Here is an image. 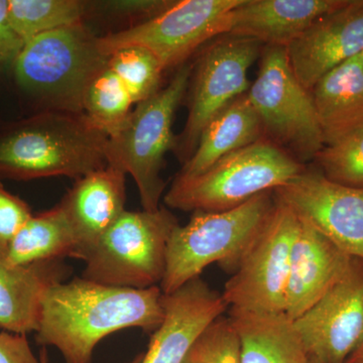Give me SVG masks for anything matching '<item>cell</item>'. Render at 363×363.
Returning <instances> with one entry per match:
<instances>
[{
  "instance_id": "cell-33",
  "label": "cell",
  "mask_w": 363,
  "mask_h": 363,
  "mask_svg": "<svg viewBox=\"0 0 363 363\" xmlns=\"http://www.w3.org/2000/svg\"><path fill=\"white\" fill-rule=\"evenodd\" d=\"M345 363H363V337Z\"/></svg>"
},
{
  "instance_id": "cell-25",
  "label": "cell",
  "mask_w": 363,
  "mask_h": 363,
  "mask_svg": "<svg viewBox=\"0 0 363 363\" xmlns=\"http://www.w3.org/2000/svg\"><path fill=\"white\" fill-rule=\"evenodd\" d=\"M133 105L121 79L106 67L95 76L86 90L83 114L92 126L109 138L125 123Z\"/></svg>"
},
{
  "instance_id": "cell-19",
  "label": "cell",
  "mask_w": 363,
  "mask_h": 363,
  "mask_svg": "<svg viewBox=\"0 0 363 363\" xmlns=\"http://www.w3.org/2000/svg\"><path fill=\"white\" fill-rule=\"evenodd\" d=\"M68 272L60 259L13 264L0 250V328L21 335L37 331L45 291Z\"/></svg>"
},
{
  "instance_id": "cell-9",
  "label": "cell",
  "mask_w": 363,
  "mask_h": 363,
  "mask_svg": "<svg viewBox=\"0 0 363 363\" xmlns=\"http://www.w3.org/2000/svg\"><path fill=\"white\" fill-rule=\"evenodd\" d=\"M274 200L266 224L241 255L224 286L221 295L229 310L285 314L291 252L300 219L292 208L276 197Z\"/></svg>"
},
{
  "instance_id": "cell-3",
  "label": "cell",
  "mask_w": 363,
  "mask_h": 363,
  "mask_svg": "<svg viewBox=\"0 0 363 363\" xmlns=\"http://www.w3.org/2000/svg\"><path fill=\"white\" fill-rule=\"evenodd\" d=\"M108 59L99 37L80 23L25 43L11 70L18 89L43 111L83 114L86 90Z\"/></svg>"
},
{
  "instance_id": "cell-20",
  "label": "cell",
  "mask_w": 363,
  "mask_h": 363,
  "mask_svg": "<svg viewBox=\"0 0 363 363\" xmlns=\"http://www.w3.org/2000/svg\"><path fill=\"white\" fill-rule=\"evenodd\" d=\"M310 92L325 145L363 128V66L360 54L324 75Z\"/></svg>"
},
{
  "instance_id": "cell-15",
  "label": "cell",
  "mask_w": 363,
  "mask_h": 363,
  "mask_svg": "<svg viewBox=\"0 0 363 363\" xmlns=\"http://www.w3.org/2000/svg\"><path fill=\"white\" fill-rule=\"evenodd\" d=\"M164 317L152 334L142 363H183L198 336L228 309L221 294L200 277L162 296Z\"/></svg>"
},
{
  "instance_id": "cell-6",
  "label": "cell",
  "mask_w": 363,
  "mask_h": 363,
  "mask_svg": "<svg viewBox=\"0 0 363 363\" xmlns=\"http://www.w3.org/2000/svg\"><path fill=\"white\" fill-rule=\"evenodd\" d=\"M193 66L179 67L169 84L136 104L123 125L107 140V162L133 177L145 211L161 208L167 186L161 175L164 157L175 150L174 118L188 92Z\"/></svg>"
},
{
  "instance_id": "cell-28",
  "label": "cell",
  "mask_w": 363,
  "mask_h": 363,
  "mask_svg": "<svg viewBox=\"0 0 363 363\" xmlns=\"http://www.w3.org/2000/svg\"><path fill=\"white\" fill-rule=\"evenodd\" d=\"M183 363H242L240 336L233 320L220 316L208 325Z\"/></svg>"
},
{
  "instance_id": "cell-21",
  "label": "cell",
  "mask_w": 363,
  "mask_h": 363,
  "mask_svg": "<svg viewBox=\"0 0 363 363\" xmlns=\"http://www.w3.org/2000/svg\"><path fill=\"white\" fill-rule=\"evenodd\" d=\"M264 126L247 93L233 100L203 130L192 156L178 177L200 175L230 152L262 140Z\"/></svg>"
},
{
  "instance_id": "cell-17",
  "label": "cell",
  "mask_w": 363,
  "mask_h": 363,
  "mask_svg": "<svg viewBox=\"0 0 363 363\" xmlns=\"http://www.w3.org/2000/svg\"><path fill=\"white\" fill-rule=\"evenodd\" d=\"M125 176L123 169L107 164L77 179L60 203L77 240L75 259H84L125 211Z\"/></svg>"
},
{
  "instance_id": "cell-7",
  "label": "cell",
  "mask_w": 363,
  "mask_h": 363,
  "mask_svg": "<svg viewBox=\"0 0 363 363\" xmlns=\"http://www.w3.org/2000/svg\"><path fill=\"white\" fill-rule=\"evenodd\" d=\"M178 224L164 207L157 211L125 210L86 253L82 278L135 290L161 284L169 240Z\"/></svg>"
},
{
  "instance_id": "cell-31",
  "label": "cell",
  "mask_w": 363,
  "mask_h": 363,
  "mask_svg": "<svg viewBox=\"0 0 363 363\" xmlns=\"http://www.w3.org/2000/svg\"><path fill=\"white\" fill-rule=\"evenodd\" d=\"M9 0H0V72L13 69L25 43L11 28L7 16Z\"/></svg>"
},
{
  "instance_id": "cell-30",
  "label": "cell",
  "mask_w": 363,
  "mask_h": 363,
  "mask_svg": "<svg viewBox=\"0 0 363 363\" xmlns=\"http://www.w3.org/2000/svg\"><path fill=\"white\" fill-rule=\"evenodd\" d=\"M32 210L23 200L11 194L0 183V250L6 253L14 235L30 217Z\"/></svg>"
},
{
  "instance_id": "cell-8",
  "label": "cell",
  "mask_w": 363,
  "mask_h": 363,
  "mask_svg": "<svg viewBox=\"0 0 363 363\" xmlns=\"http://www.w3.org/2000/svg\"><path fill=\"white\" fill-rule=\"evenodd\" d=\"M247 95L272 143L300 162L315 160L325 147L323 135L311 92L296 77L286 48L264 45Z\"/></svg>"
},
{
  "instance_id": "cell-35",
  "label": "cell",
  "mask_w": 363,
  "mask_h": 363,
  "mask_svg": "<svg viewBox=\"0 0 363 363\" xmlns=\"http://www.w3.org/2000/svg\"><path fill=\"white\" fill-rule=\"evenodd\" d=\"M308 363H322V362H318V360L314 359V358L308 357Z\"/></svg>"
},
{
  "instance_id": "cell-32",
  "label": "cell",
  "mask_w": 363,
  "mask_h": 363,
  "mask_svg": "<svg viewBox=\"0 0 363 363\" xmlns=\"http://www.w3.org/2000/svg\"><path fill=\"white\" fill-rule=\"evenodd\" d=\"M0 363H40L33 354L26 335L0 333Z\"/></svg>"
},
{
  "instance_id": "cell-11",
  "label": "cell",
  "mask_w": 363,
  "mask_h": 363,
  "mask_svg": "<svg viewBox=\"0 0 363 363\" xmlns=\"http://www.w3.org/2000/svg\"><path fill=\"white\" fill-rule=\"evenodd\" d=\"M241 0H178L150 20L99 37L105 54L128 45L152 52L164 71L178 69L202 45L227 35L229 16Z\"/></svg>"
},
{
  "instance_id": "cell-16",
  "label": "cell",
  "mask_w": 363,
  "mask_h": 363,
  "mask_svg": "<svg viewBox=\"0 0 363 363\" xmlns=\"http://www.w3.org/2000/svg\"><path fill=\"white\" fill-rule=\"evenodd\" d=\"M298 219L285 295V315L291 321L316 304L345 274L353 259L310 222Z\"/></svg>"
},
{
  "instance_id": "cell-23",
  "label": "cell",
  "mask_w": 363,
  "mask_h": 363,
  "mask_svg": "<svg viewBox=\"0 0 363 363\" xmlns=\"http://www.w3.org/2000/svg\"><path fill=\"white\" fill-rule=\"evenodd\" d=\"M76 247L75 233L59 204L43 213L33 215L9 243L6 257L11 264L28 266L73 257Z\"/></svg>"
},
{
  "instance_id": "cell-22",
  "label": "cell",
  "mask_w": 363,
  "mask_h": 363,
  "mask_svg": "<svg viewBox=\"0 0 363 363\" xmlns=\"http://www.w3.org/2000/svg\"><path fill=\"white\" fill-rule=\"evenodd\" d=\"M228 312L240 333L242 363H308L307 351L285 314Z\"/></svg>"
},
{
  "instance_id": "cell-36",
  "label": "cell",
  "mask_w": 363,
  "mask_h": 363,
  "mask_svg": "<svg viewBox=\"0 0 363 363\" xmlns=\"http://www.w3.org/2000/svg\"><path fill=\"white\" fill-rule=\"evenodd\" d=\"M360 56H362V63L363 66V52H362V54H360Z\"/></svg>"
},
{
  "instance_id": "cell-34",
  "label": "cell",
  "mask_w": 363,
  "mask_h": 363,
  "mask_svg": "<svg viewBox=\"0 0 363 363\" xmlns=\"http://www.w3.org/2000/svg\"><path fill=\"white\" fill-rule=\"evenodd\" d=\"M143 355H145L143 353H140V354H138V357H136L135 359L133 360V362L128 363H142ZM40 363H48V354L45 348L42 350V352H40Z\"/></svg>"
},
{
  "instance_id": "cell-24",
  "label": "cell",
  "mask_w": 363,
  "mask_h": 363,
  "mask_svg": "<svg viewBox=\"0 0 363 363\" xmlns=\"http://www.w3.org/2000/svg\"><path fill=\"white\" fill-rule=\"evenodd\" d=\"M89 1L80 0H9L7 16L23 43L43 33L84 23Z\"/></svg>"
},
{
  "instance_id": "cell-29",
  "label": "cell",
  "mask_w": 363,
  "mask_h": 363,
  "mask_svg": "<svg viewBox=\"0 0 363 363\" xmlns=\"http://www.w3.org/2000/svg\"><path fill=\"white\" fill-rule=\"evenodd\" d=\"M99 13H105L117 20L133 21V25H140L159 16L173 1L172 0H113L93 2Z\"/></svg>"
},
{
  "instance_id": "cell-27",
  "label": "cell",
  "mask_w": 363,
  "mask_h": 363,
  "mask_svg": "<svg viewBox=\"0 0 363 363\" xmlns=\"http://www.w3.org/2000/svg\"><path fill=\"white\" fill-rule=\"evenodd\" d=\"M315 160L319 171L329 180L363 188V128L325 145Z\"/></svg>"
},
{
  "instance_id": "cell-4",
  "label": "cell",
  "mask_w": 363,
  "mask_h": 363,
  "mask_svg": "<svg viewBox=\"0 0 363 363\" xmlns=\"http://www.w3.org/2000/svg\"><path fill=\"white\" fill-rule=\"evenodd\" d=\"M274 202V191H267L226 211L194 212L186 225L178 224L167 247L166 271L160 284L162 294L176 292L212 264L235 271Z\"/></svg>"
},
{
  "instance_id": "cell-5",
  "label": "cell",
  "mask_w": 363,
  "mask_h": 363,
  "mask_svg": "<svg viewBox=\"0 0 363 363\" xmlns=\"http://www.w3.org/2000/svg\"><path fill=\"white\" fill-rule=\"evenodd\" d=\"M305 169L286 150L262 138L222 157L200 175L176 176L164 201L182 211H226L281 187Z\"/></svg>"
},
{
  "instance_id": "cell-13",
  "label": "cell",
  "mask_w": 363,
  "mask_h": 363,
  "mask_svg": "<svg viewBox=\"0 0 363 363\" xmlns=\"http://www.w3.org/2000/svg\"><path fill=\"white\" fill-rule=\"evenodd\" d=\"M274 194L341 252L363 262V188L341 185L318 169H305Z\"/></svg>"
},
{
  "instance_id": "cell-26",
  "label": "cell",
  "mask_w": 363,
  "mask_h": 363,
  "mask_svg": "<svg viewBox=\"0 0 363 363\" xmlns=\"http://www.w3.org/2000/svg\"><path fill=\"white\" fill-rule=\"evenodd\" d=\"M107 67L121 79L135 104L145 101L161 89L164 68L157 57L145 48H121L109 56Z\"/></svg>"
},
{
  "instance_id": "cell-14",
  "label": "cell",
  "mask_w": 363,
  "mask_h": 363,
  "mask_svg": "<svg viewBox=\"0 0 363 363\" xmlns=\"http://www.w3.org/2000/svg\"><path fill=\"white\" fill-rule=\"evenodd\" d=\"M296 77L311 91L324 75L363 52V0L322 16L286 47Z\"/></svg>"
},
{
  "instance_id": "cell-12",
  "label": "cell",
  "mask_w": 363,
  "mask_h": 363,
  "mask_svg": "<svg viewBox=\"0 0 363 363\" xmlns=\"http://www.w3.org/2000/svg\"><path fill=\"white\" fill-rule=\"evenodd\" d=\"M308 357L345 363L363 337V262L345 274L302 316L292 321Z\"/></svg>"
},
{
  "instance_id": "cell-10",
  "label": "cell",
  "mask_w": 363,
  "mask_h": 363,
  "mask_svg": "<svg viewBox=\"0 0 363 363\" xmlns=\"http://www.w3.org/2000/svg\"><path fill=\"white\" fill-rule=\"evenodd\" d=\"M264 45L238 35L219 37L200 55L189 84V113L185 128L177 135L175 152L185 164L195 152L208 123L250 87L247 72Z\"/></svg>"
},
{
  "instance_id": "cell-18",
  "label": "cell",
  "mask_w": 363,
  "mask_h": 363,
  "mask_svg": "<svg viewBox=\"0 0 363 363\" xmlns=\"http://www.w3.org/2000/svg\"><path fill=\"white\" fill-rule=\"evenodd\" d=\"M347 0H241L229 16L227 35L286 48L322 16Z\"/></svg>"
},
{
  "instance_id": "cell-1",
  "label": "cell",
  "mask_w": 363,
  "mask_h": 363,
  "mask_svg": "<svg viewBox=\"0 0 363 363\" xmlns=\"http://www.w3.org/2000/svg\"><path fill=\"white\" fill-rule=\"evenodd\" d=\"M161 288H117L76 278L45 291L35 340L58 348L66 363H91L93 350L114 332L154 333L164 317Z\"/></svg>"
},
{
  "instance_id": "cell-2",
  "label": "cell",
  "mask_w": 363,
  "mask_h": 363,
  "mask_svg": "<svg viewBox=\"0 0 363 363\" xmlns=\"http://www.w3.org/2000/svg\"><path fill=\"white\" fill-rule=\"evenodd\" d=\"M107 138L84 114L40 111L0 123V178L77 179L106 166Z\"/></svg>"
}]
</instances>
